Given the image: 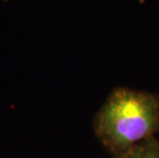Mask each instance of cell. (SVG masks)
I'll return each instance as SVG.
<instances>
[{"label":"cell","mask_w":159,"mask_h":158,"mask_svg":"<svg viewBox=\"0 0 159 158\" xmlns=\"http://www.w3.org/2000/svg\"><path fill=\"white\" fill-rule=\"evenodd\" d=\"M115 158H159V139L151 137Z\"/></svg>","instance_id":"2"},{"label":"cell","mask_w":159,"mask_h":158,"mask_svg":"<svg viewBox=\"0 0 159 158\" xmlns=\"http://www.w3.org/2000/svg\"><path fill=\"white\" fill-rule=\"evenodd\" d=\"M93 129L112 158L122 155L159 133V96L116 87L96 113Z\"/></svg>","instance_id":"1"},{"label":"cell","mask_w":159,"mask_h":158,"mask_svg":"<svg viewBox=\"0 0 159 158\" xmlns=\"http://www.w3.org/2000/svg\"><path fill=\"white\" fill-rule=\"evenodd\" d=\"M139 1H140V2H142V3H143V2L145 1V0H139Z\"/></svg>","instance_id":"3"},{"label":"cell","mask_w":159,"mask_h":158,"mask_svg":"<svg viewBox=\"0 0 159 158\" xmlns=\"http://www.w3.org/2000/svg\"><path fill=\"white\" fill-rule=\"evenodd\" d=\"M3 1H5V2H6V1H11V0H3Z\"/></svg>","instance_id":"4"}]
</instances>
